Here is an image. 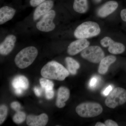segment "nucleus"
Listing matches in <instances>:
<instances>
[{
	"instance_id": "obj_11",
	"label": "nucleus",
	"mask_w": 126,
	"mask_h": 126,
	"mask_svg": "<svg viewBox=\"0 0 126 126\" xmlns=\"http://www.w3.org/2000/svg\"><path fill=\"white\" fill-rule=\"evenodd\" d=\"M16 40V37L13 34L7 35L0 45V53L7 55L14 49Z\"/></svg>"
},
{
	"instance_id": "obj_7",
	"label": "nucleus",
	"mask_w": 126,
	"mask_h": 126,
	"mask_svg": "<svg viewBox=\"0 0 126 126\" xmlns=\"http://www.w3.org/2000/svg\"><path fill=\"white\" fill-rule=\"evenodd\" d=\"M56 12L54 10H51L43 16L36 24V27L40 31L45 32L52 31L55 29V25L54 22Z\"/></svg>"
},
{
	"instance_id": "obj_27",
	"label": "nucleus",
	"mask_w": 126,
	"mask_h": 126,
	"mask_svg": "<svg viewBox=\"0 0 126 126\" xmlns=\"http://www.w3.org/2000/svg\"><path fill=\"white\" fill-rule=\"evenodd\" d=\"M97 79L96 78H93L91 79L89 82V86L91 87H94L96 86V84Z\"/></svg>"
},
{
	"instance_id": "obj_5",
	"label": "nucleus",
	"mask_w": 126,
	"mask_h": 126,
	"mask_svg": "<svg viewBox=\"0 0 126 126\" xmlns=\"http://www.w3.org/2000/svg\"><path fill=\"white\" fill-rule=\"evenodd\" d=\"M126 102V90L117 87L109 94L105 100V104L110 108L114 109Z\"/></svg>"
},
{
	"instance_id": "obj_26",
	"label": "nucleus",
	"mask_w": 126,
	"mask_h": 126,
	"mask_svg": "<svg viewBox=\"0 0 126 126\" xmlns=\"http://www.w3.org/2000/svg\"><path fill=\"white\" fill-rule=\"evenodd\" d=\"M106 126H118V125L116 122L111 119H108L104 122Z\"/></svg>"
},
{
	"instance_id": "obj_23",
	"label": "nucleus",
	"mask_w": 126,
	"mask_h": 126,
	"mask_svg": "<svg viewBox=\"0 0 126 126\" xmlns=\"http://www.w3.org/2000/svg\"><path fill=\"white\" fill-rule=\"evenodd\" d=\"M47 0H29V2L30 5L33 7H36L41 3Z\"/></svg>"
},
{
	"instance_id": "obj_9",
	"label": "nucleus",
	"mask_w": 126,
	"mask_h": 126,
	"mask_svg": "<svg viewBox=\"0 0 126 126\" xmlns=\"http://www.w3.org/2000/svg\"><path fill=\"white\" fill-rule=\"evenodd\" d=\"M54 0H47L36 6L33 14V19L38 20L48 13L54 6Z\"/></svg>"
},
{
	"instance_id": "obj_30",
	"label": "nucleus",
	"mask_w": 126,
	"mask_h": 126,
	"mask_svg": "<svg viewBox=\"0 0 126 126\" xmlns=\"http://www.w3.org/2000/svg\"><path fill=\"white\" fill-rule=\"evenodd\" d=\"M121 16L122 19L126 22V9L122 10L121 12Z\"/></svg>"
},
{
	"instance_id": "obj_20",
	"label": "nucleus",
	"mask_w": 126,
	"mask_h": 126,
	"mask_svg": "<svg viewBox=\"0 0 126 126\" xmlns=\"http://www.w3.org/2000/svg\"><path fill=\"white\" fill-rule=\"evenodd\" d=\"M26 118V115L24 112L20 111L16 112L13 117V120L16 124H19L23 122Z\"/></svg>"
},
{
	"instance_id": "obj_28",
	"label": "nucleus",
	"mask_w": 126,
	"mask_h": 126,
	"mask_svg": "<svg viewBox=\"0 0 126 126\" xmlns=\"http://www.w3.org/2000/svg\"><path fill=\"white\" fill-rule=\"evenodd\" d=\"M34 92L37 96L40 97L42 94V90L39 88L35 87L34 88Z\"/></svg>"
},
{
	"instance_id": "obj_17",
	"label": "nucleus",
	"mask_w": 126,
	"mask_h": 126,
	"mask_svg": "<svg viewBox=\"0 0 126 126\" xmlns=\"http://www.w3.org/2000/svg\"><path fill=\"white\" fill-rule=\"evenodd\" d=\"M29 81L27 78L23 75L16 77L12 81V86L15 89L21 88L26 90L29 87Z\"/></svg>"
},
{
	"instance_id": "obj_13",
	"label": "nucleus",
	"mask_w": 126,
	"mask_h": 126,
	"mask_svg": "<svg viewBox=\"0 0 126 126\" xmlns=\"http://www.w3.org/2000/svg\"><path fill=\"white\" fill-rule=\"evenodd\" d=\"M118 4L116 1H110L106 2L97 11V15L99 17L104 18L111 14L116 10Z\"/></svg>"
},
{
	"instance_id": "obj_19",
	"label": "nucleus",
	"mask_w": 126,
	"mask_h": 126,
	"mask_svg": "<svg viewBox=\"0 0 126 126\" xmlns=\"http://www.w3.org/2000/svg\"><path fill=\"white\" fill-rule=\"evenodd\" d=\"M65 61L69 72L71 74H76L77 73V70L80 67V64L78 62L69 57L65 58Z\"/></svg>"
},
{
	"instance_id": "obj_33",
	"label": "nucleus",
	"mask_w": 126,
	"mask_h": 126,
	"mask_svg": "<svg viewBox=\"0 0 126 126\" xmlns=\"http://www.w3.org/2000/svg\"><path fill=\"white\" fill-rule=\"evenodd\" d=\"M94 0V1L95 2H96V3H98V2H100L101 0Z\"/></svg>"
},
{
	"instance_id": "obj_8",
	"label": "nucleus",
	"mask_w": 126,
	"mask_h": 126,
	"mask_svg": "<svg viewBox=\"0 0 126 126\" xmlns=\"http://www.w3.org/2000/svg\"><path fill=\"white\" fill-rule=\"evenodd\" d=\"M103 47H109L108 50L110 53L118 54L122 53L125 50V46L122 43L113 41L109 37H105L100 41Z\"/></svg>"
},
{
	"instance_id": "obj_24",
	"label": "nucleus",
	"mask_w": 126,
	"mask_h": 126,
	"mask_svg": "<svg viewBox=\"0 0 126 126\" xmlns=\"http://www.w3.org/2000/svg\"><path fill=\"white\" fill-rule=\"evenodd\" d=\"M11 107L12 109L17 112L20 111L21 106L20 104L17 102H14L11 104Z\"/></svg>"
},
{
	"instance_id": "obj_18",
	"label": "nucleus",
	"mask_w": 126,
	"mask_h": 126,
	"mask_svg": "<svg viewBox=\"0 0 126 126\" xmlns=\"http://www.w3.org/2000/svg\"><path fill=\"white\" fill-rule=\"evenodd\" d=\"M73 7L75 11L78 13H85L88 8L87 0H74Z\"/></svg>"
},
{
	"instance_id": "obj_25",
	"label": "nucleus",
	"mask_w": 126,
	"mask_h": 126,
	"mask_svg": "<svg viewBox=\"0 0 126 126\" xmlns=\"http://www.w3.org/2000/svg\"><path fill=\"white\" fill-rule=\"evenodd\" d=\"M46 97L48 99H52L54 96V92L53 89L45 90Z\"/></svg>"
},
{
	"instance_id": "obj_32",
	"label": "nucleus",
	"mask_w": 126,
	"mask_h": 126,
	"mask_svg": "<svg viewBox=\"0 0 126 126\" xmlns=\"http://www.w3.org/2000/svg\"><path fill=\"white\" fill-rule=\"evenodd\" d=\"M95 126H106L105 124H104L103 123H102L100 122H98L95 125Z\"/></svg>"
},
{
	"instance_id": "obj_3",
	"label": "nucleus",
	"mask_w": 126,
	"mask_h": 126,
	"mask_svg": "<svg viewBox=\"0 0 126 126\" xmlns=\"http://www.w3.org/2000/svg\"><path fill=\"white\" fill-rule=\"evenodd\" d=\"M101 32L98 24L87 21L79 25L75 30L74 35L78 39H87L98 35Z\"/></svg>"
},
{
	"instance_id": "obj_1",
	"label": "nucleus",
	"mask_w": 126,
	"mask_h": 126,
	"mask_svg": "<svg viewBox=\"0 0 126 126\" xmlns=\"http://www.w3.org/2000/svg\"><path fill=\"white\" fill-rule=\"evenodd\" d=\"M41 76L50 79L63 81L69 75V72L63 65L55 61L46 64L41 71Z\"/></svg>"
},
{
	"instance_id": "obj_29",
	"label": "nucleus",
	"mask_w": 126,
	"mask_h": 126,
	"mask_svg": "<svg viewBox=\"0 0 126 126\" xmlns=\"http://www.w3.org/2000/svg\"><path fill=\"white\" fill-rule=\"evenodd\" d=\"M112 90V87L111 86H109L104 90L103 93V94L104 96H107L109 94V93Z\"/></svg>"
},
{
	"instance_id": "obj_12",
	"label": "nucleus",
	"mask_w": 126,
	"mask_h": 126,
	"mask_svg": "<svg viewBox=\"0 0 126 126\" xmlns=\"http://www.w3.org/2000/svg\"><path fill=\"white\" fill-rule=\"evenodd\" d=\"M48 121V117L46 113H42L39 116L30 115L27 116L26 123L30 126H44Z\"/></svg>"
},
{
	"instance_id": "obj_10",
	"label": "nucleus",
	"mask_w": 126,
	"mask_h": 126,
	"mask_svg": "<svg viewBox=\"0 0 126 126\" xmlns=\"http://www.w3.org/2000/svg\"><path fill=\"white\" fill-rule=\"evenodd\" d=\"M89 45L90 43L86 39H78L70 43L68 47V53L70 55H77L89 46Z\"/></svg>"
},
{
	"instance_id": "obj_6",
	"label": "nucleus",
	"mask_w": 126,
	"mask_h": 126,
	"mask_svg": "<svg viewBox=\"0 0 126 126\" xmlns=\"http://www.w3.org/2000/svg\"><path fill=\"white\" fill-rule=\"evenodd\" d=\"M82 58L91 63H97L105 56L104 52L98 46H88L81 52Z\"/></svg>"
},
{
	"instance_id": "obj_31",
	"label": "nucleus",
	"mask_w": 126,
	"mask_h": 126,
	"mask_svg": "<svg viewBox=\"0 0 126 126\" xmlns=\"http://www.w3.org/2000/svg\"><path fill=\"white\" fill-rule=\"evenodd\" d=\"M23 90L21 88H17L15 89V93L16 94L18 95H20L22 94Z\"/></svg>"
},
{
	"instance_id": "obj_16",
	"label": "nucleus",
	"mask_w": 126,
	"mask_h": 126,
	"mask_svg": "<svg viewBox=\"0 0 126 126\" xmlns=\"http://www.w3.org/2000/svg\"><path fill=\"white\" fill-rule=\"evenodd\" d=\"M116 60V58L113 55H109L104 57L100 62L98 68L99 73L102 75L106 74L110 65L115 63Z\"/></svg>"
},
{
	"instance_id": "obj_15",
	"label": "nucleus",
	"mask_w": 126,
	"mask_h": 126,
	"mask_svg": "<svg viewBox=\"0 0 126 126\" xmlns=\"http://www.w3.org/2000/svg\"><path fill=\"white\" fill-rule=\"evenodd\" d=\"M16 10L9 6H4L0 9V24H5L14 18Z\"/></svg>"
},
{
	"instance_id": "obj_4",
	"label": "nucleus",
	"mask_w": 126,
	"mask_h": 126,
	"mask_svg": "<svg viewBox=\"0 0 126 126\" xmlns=\"http://www.w3.org/2000/svg\"><path fill=\"white\" fill-rule=\"evenodd\" d=\"M103 110L102 107L99 104L92 102L80 104L76 108L77 114L83 118L94 117L99 116Z\"/></svg>"
},
{
	"instance_id": "obj_21",
	"label": "nucleus",
	"mask_w": 126,
	"mask_h": 126,
	"mask_svg": "<svg viewBox=\"0 0 126 126\" xmlns=\"http://www.w3.org/2000/svg\"><path fill=\"white\" fill-rule=\"evenodd\" d=\"M41 86L45 90L53 89L54 84L52 81L47 78H41L40 79Z\"/></svg>"
},
{
	"instance_id": "obj_14",
	"label": "nucleus",
	"mask_w": 126,
	"mask_h": 126,
	"mask_svg": "<svg viewBox=\"0 0 126 126\" xmlns=\"http://www.w3.org/2000/svg\"><path fill=\"white\" fill-rule=\"evenodd\" d=\"M70 91L68 88L61 87L59 88L58 91L56 105L59 108H63L65 106V102L69 98Z\"/></svg>"
},
{
	"instance_id": "obj_2",
	"label": "nucleus",
	"mask_w": 126,
	"mask_h": 126,
	"mask_svg": "<svg viewBox=\"0 0 126 126\" xmlns=\"http://www.w3.org/2000/svg\"><path fill=\"white\" fill-rule=\"evenodd\" d=\"M38 50L34 46H29L20 50L16 55L15 62L16 66L24 69L31 65L38 56Z\"/></svg>"
},
{
	"instance_id": "obj_22",
	"label": "nucleus",
	"mask_w": 126,
	"mask_h": 126,
	"mask_svg": "<svg viewBox=\"0 0 126 126\" xmlns=\"http://www.w3.org/2000/svg\"><path fill=\"white\" fill-rule=\"evenodd\" d=\"M8 109L7 107L5 105H1L0 107V124L4 122L6 119L7 115Z\"/></svg>"
}]
</instances>
